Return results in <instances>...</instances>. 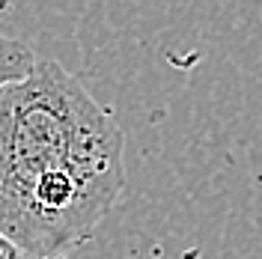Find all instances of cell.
Masks as SVG:
<instances>
[{
	"instance_id": "cell-4",
	"label": "cell",
	"mask_w": 262,
	"mask_h": 259,
	"mask_svg": "<svg viewBox=\"0 0 262 259\" xmlns=\"http://www.w3.org/2000/svg\"><path fill=\"white\" fill-rule=\"evenodd\" d=\"M12 247H15V244H12V242H6V239L0 235V250H12Z\"/></svg>"
},
{
	"instance_id": "cell-1",
	"label": "cell",
	"mask_w": 262,
	"mask_h": 259,
	"mask_svg": "<svg viewBox=\"0 0 262 259\" xmlns=\"http://www.w3.org/2000/svg\"><path fill=\"white\" fill-rule=\"evenodd\" d=\"M122 131L60 63L42 60L0 90V221L45 173L125 185Z\"/></svg>"
},
{
	"instance_id": "cell-2",
	"label": "cell",
	"mask_w": 262,
	"mask_h": 259,
	"mask_svg": "<svg viewBox=\"0 0 262 259\" xmlns=\"http://www.w3.org/2000/svg\"><path fill=\"white\" fill-rule=\"evenodd\" d=\"M36 63H39V54L30 45L0 33V90L15 81H24L36 69Z\"/></svg>"
},
{
	"instance_id": "cell-3",
	"label": "cell",
	"mask_w": 262,
	"mask_h": 259,
	"mask_svg": "<svg viewBox=\"0 0 262 259\" xmlns=\"http://www.w3.org/2000/svg\"><path fill=\"white\" fill-rule=\"evenodd\" d=\"M0 259H33V256H27V253H21L18 247H12V250H0Z\"/></svg>"
}]
</instances>
